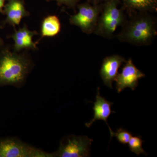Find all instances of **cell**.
<instances>
[{
    "label": "cell",
    "instance_id": "cell-17",
    "mask_svg": "<svg viewBox=\"0 0 157 157\" xmlns=\"http://www.w3.org/2000/svg\"><path fill=\"white\" fill-rule=\"evenodd\" d=\"M107 0H87V2L93 4H100Z\"/></svg>",
    "mask_w": 157,
    "mask_h": 157
},
{
    "label": "cell",
    "instance_id": "cell-5",
    "mask_svg": "<svg viewBox=\"0 0 157 157\" xmlns=\"http://www.w3.org/2000/svg\"><path fill=\"white\" fill-rule=\"evenodd\" d=\"M93 139L87 136L69 135L61 140L59 147L53 153V157L90 156V148Z\"/></svg>",
    "mask_w": 157,
    "mask_h": 157
},
{
    "label": "cell",
    "instance_id": "cell-7",
    "mask_svg": "<svg viewBox=\"0 0 157 157\" xmlns=\"http://www.w3.org/2000/svg\"><path fill=\"white\" fill-rule=\"evenodd\" d=\"M145 76V74L134 65L132 58L129 59L122 69L121 73H118L116 78L117 93H121L127 87L134 90L138 86L139 79Z\"/></svg>",
    "mask_w": 157,
    "mask_h": 157
},
{
    "label": "cell",
    "instance_id": "cell-11",
    "mask_svg": "<svg viewBox=\"0 0 157 157\" xmlns=\"http://www.w3.org/2000/svg\"><path fill=\"white\" fill-rule=\"evenodd\" d=\"M38 34L36 31H30L25 24L18 30L14 29V34L10 36L14 41V52H18L23 49H37L36 43L33 42V38Z\"/></svg>",
    "mask_w": 157,
    "mask_h": 157
},
{
    "label": "cell",
    "instance_id": "cell-1",
    "mask_svg": "<svg viewBox=\"0 0 157 157\" xmlns=\"http://www.w3.org/2000/svg\"><path fill=\"white\" fill-rule=\"evenodd\" d=\"M129 16L117 36L118 39L137 46L151 44L157 35L155 17L147 12H136Z\"/></svg>",
    "mask_w": 157,
    "mask_h": 157
},
{
    "label": "cell",
    "instance_id": "cell-19",
    "mask_svg": "<svg viewBox=\"0 0 157 157\" xmlns=\"http://www.w3.org/2000/svg\"><path fill=\"white\" fill-rule=\"evenodd\" d=\"M3 45V41L2 40V39H1V38H0V47H1V46H2Z\"/></svg>",
    "mask_w": 157,
    "mask_h": 157
},
{
    "label": "cell",
    "instance_id": "cell-8",
    "mask_svg": "<svg viewBox=\"0 0 157 157\" xmlns=\"http://www.w3.org/2000/svg\"><path fill=\"white\" fill-rule=\"evenodd\" d=\"M126 60L119 55H113L104 59L100 70L101 76L105 85L112 89L113 82L118 74V69Z\"/></svg>",
    "mask_w": 157,
    "mask_h": 157
},
{
    "label": "cell",
    "instance_id": "cell-9",
    "mask_svg": "<svg viewBox=\"0 0 157 157\" xmlns=\"http://www.w3.org/2000/svg\"><path fill=\"white\" fill-rule=\"evenodd\" d=\"M4 8L2 13L6 15L4 24H9L14 28L19 25L23 17L30 15L22 0H9Z\"/></svg>",
    "mask_w": 157,
    "mask_h": 157
},
{
    "label": "cell",
    "instance_id": "cell-10",
    "mask_svg": "<svg viewBox=\"0 0 157 157\" xmlns=\"http://www.w3.org/2000/svg\"><path fill=\"white\" fill-rule=\"evenodd\" d=\"M96 96V101L94 103V107H93L94 115L93 119L88 123L85 124V126L87 128H90L93 123L98 120H103L106 122L109 128L110 133L111 139L113 137L114 132L110 128L108 123L107 118L112 113H115V111L111 110V106L113 103L107 101L100 94V88H98V92Z\"/></svg>",
    "mask_w": 157,
    "mask_h": 157
},
{
    "label": "cell",
    "instance_id": "cell-4",
    "mask_svg": "<svg viewBox=\"0 0 157 157\" xmlns=\"http://www.w3.org/2000/svg\"><path fill=\"white\" fill-rule=\"evenodd\" d=\"M77 6L78 12L70 16V23L79 27L85 33H93L102 10V3L93 4L87 2Z\"/></svg>",
    "mask_w": 157,
    "mask_h": 157
},
{
    "label": "cell",
    "instance_id": "cell-2",
    "mask_svg": "<svg viewBox=\"0 0 157 157\" xmlns=\"http://www.w3.org/2000/svg\"><path fill=\"white\" fill-rule=\"evenodd\" d=\"M33 62L25 54L5 49L0 53V86L19 88L25 82L33 67Z\"/></svg>",
    "mask_w": 157,
    "mask_h": 157
},
{
    "label": "cell",
    "instance_id": "cell-15",
    "mask_svg": "<svg viewBox=\"0 0 157 157\" xmlns=\"http://www.w3.org/2000/svg\"><path fill=\"white\" fill-rule=\"evenodd\" d=\"M113 136L116 137L119 143L125 145L128 143L129 140L132 136L131 132H129L125 129L120 128L118 129L116 133L114 132Z\"/></svg>",
    "mask_w": 157,
    "mask_h": 157
},
{
    "label": "cell",
    "instance_id": "cell-18",
    "mask_svg": "<svg viewBox=\"0 0 157 157\" xmlns=\"http://www.w3.org/2000/svg\"><path fill=\"white\" fill-rule=\"evenodd\" d=\"M6 0H0V12L2 13L3 9L5 6V2Z\"/></svg>",
    "mask_w": 157,
    "mask_h": 157
},
{
    "label": "cell",
    "instance_id": "cell-14",
    "mask_svg": "<svg viewBox=\"0 0 157 157\" xmlns=\"http://www.w3.org/2000/svg\"><path fill=\"white\" fill-rule=\"evenodd\" d=\"M143 142L144 140H142L141 136H132L128 142L130 150L132 152L135 153L137 155H139L141 154L147 155V154L144 151L142 147V143Z\"/></svg>",
    "mask_w": 157,
    "mask_h": 157
},
{
    "label": "cell",
    "instance_id": "cell-12",
    "mask_svg": "<svg viewBox=\"0 0 157 157\" xmlns=\"http://www.w3.org/2000/svg\"><path fill=\"white\" fill-rule=\"evenodd\" d=\"M122 8L129 15L138 12H156L157 0H122Z\"/></svg>",
    "mask_w": 157,
    "mask_h": 157
},
{
    "label": "cell",
    "instance_id": "cell-6",
    "mask_svg": "<svg viewBox=\"0 0 157 157\" xmlns=\"http://www.w3.org/2000/svg\"><path fill=\"white\" fill-rule=\"evenodd\" d=\"M0 157H53V155L11 138L0 140Z\"/></svg>",
    "mask_w": 157,
    "mask_h": 157
},
{
    "label": "cell",
    "instance_id": "cell-13",
    "mask_svg": "<svg viewBox=\"0 0 157 157\" xmlns=\"http://www.w3.org/2000/svg\"><path fill=\"white\" fill-rule=\"evenodd\" d=\"M60 30V22L56 15H48L43 19L41 25L42 38L55 36Z\"/></svg>",
    "mask_w": 157,
    "mask_h": 157
},
{
    "label": "cell",
    "instance_id": "cell-16",
    "mask_svg": "<svg viewBox=\"0 0 157 157\" xmlns=\"http://www.w3.org/2000/svg\"><path fill=\"white\" fill-rule=\"evenodd\" d=\"M57 2L58 4L62 6L65 5L72 9H75L79 0H54Z\"/></svg>",
    "mask_w": 157,
    "mask_h": 157
},
{
    "label": "cell",
    "instance_id": "cell-3",
    "mask_svg": "<svg viewBox=\"0 0 157 157\" xmlns=\"http://www.w3.org/2000/svg\"><path fill=\"white\" fill-rule=\"evenodd\" d=\"M120 3V0H107L102 3V10L94 33L110 39L117 28L123 25L127 19L124 9L118 8Z\"/></svg>",
    "mask_w": 157,
    "mask_h": 157
}]
</instances>
